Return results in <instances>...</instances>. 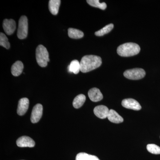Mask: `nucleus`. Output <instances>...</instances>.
I'll use <instances>...</instances> for the list:
<instances>
[{
    "instance_id": "nucleus-1",
    "label": "nucleus",
    "mask_w": 160,
    "mask_h": 160,
    "mask_svg": "<svg viewBox=\"0 0 160 160\" xmlns=\"http://www.w3.org/2000/svg\"><path fill=\"white\" fill-rule=\"evenodd\" d=\"M102 64V58L100 57L93 55H86L80 62V71L84 73L89 72L98 68Z\"/></svg>"
},
{
    "instance_id": "nucleus-2",
    "label": "nucleus",
    "mask_w": 160,
    "mask_h": 160,
    "mask_svg": "<svg viewBox=\"0 0 160 160\" xmlns=\"http://www.w3.org/2000/svg\"><path fill=\"white\" fill-rule=\"evenodd\" d=\"M141 48L138 44L129 42L120 45L118 48L117 52L120 56L123 57L133 56L139 53Z\"/></svg>"
},
{
    "instance_id": "nucleus-3",
    "label": "nucleus",
    "mask_w": 160,
    "mask_h": 160,
    "mask_svg": "<svg viewBox=\"0 0 160 160\" xmlns=\"http://www.w3.org/2000/svg\"><path fill=\"white\" fill-rule=\"evenodd\" d=\"M36 58L39 66L45 67L49 62V52L45 46L42 45L38 46L36 51Z\"/></svg>"
},
{
    "instance_id": "nucleus-4",
    "label": "nucleus",
    "mask_w": 160,
    "mask_h": 160,
    "mask_svg": "<svg viewBox=\"0 0 160 160\" xmlns=\"http://www.w3.org/2000/svg\"><path fill=\"white\" fill-rule=\"evenodd\" d=\"M28 19L26 16H22L19 20L17 32L18 38L20 39L26 38L28 35Z\"/></svg>"
},
{
    "instance_id": "nucleus-5",
    "label": "nucleus",
    "mask_w": 160,
    "mask_h": 160,
    "mask_svg": "<svg viewBox=\"0 0 160 160\" xmlns=\"http://www.w3.org/2000/svg\"><path fill=\"white\" fill-rule=\"evenodd\" d=\"M146 72L142 69L135 68L128 69L124 72V76L130 80L141 79L145 77Z\"/></svg>"
},
{
    "instance_id": "nucleus-6",
    "label": "nucleus",
    "mask_w": 160,
    "mask_h": 160,
    "mask_svg": "<svg viewBox=\"0 0 160 160\" xmlns=\"http://www.w3.org/2000/svg\"><path fill=\"white\" fill-rule=\"evenodd\" d=\"M43 106L41 104H38L34 106L32 111L31 121L32 123H37L42 115Z\"/></svg>"
},
{
    "instance_id": "nucleus-7",
    "label": "nucleus",
    "mask_w": 160,
    "mask_h": 160,
    "mask_svg": "<svg viewBox=\"0 0 160 160\" xmlns=\"http://www.w3.org/2000/svg\"><path fill=\"white\" fill-rule=\"evenodd\" d=\"M122 105L123 107L126 109H132L134 110H140L142 106L136 100L132 98L125 99L122 101Z\"/></svg>"
},
{
    "instance_id": "nucleus-8",
    "label": "nucleus",
    "mask_w": 160,
    "mask_h": 160,
    "mask_svg": "<svg viewBox=\"0 0 160 160\" xmlns=\"http://www.w3.org/2000/svg\"><path fill=\"white\" fill-rule=\"evenodd\" d=\"M3 28L6 34L10 35L14 33L16 28V23L13 19L4 20L3 22Z\"/></svg>"
},
{
    "instance_id": "nucleus-9",
    "label": "nucleus",
    "mask_w": 160,
    "mask_h": 160,
    "mask_svg": "<svg viewBox=\"0 0 160 160\" xmlns=\"http://www.w3.org/2000/svg\"><path fill=\"white\" fill-rule=\"evenodd\" d=\"M17 145L20 147H33L35 146L34 141L28 136H22L17 141Z\"/></svg>"
},
{
    "instance_id": "nucleus-10",
    "label": "nucleus",
    "mask_w": 160,
    "mask_h": 160,
    "mask_svg": "<svg viewBox=\"0 0 160 160\" xmlns=\"http://www.w3.org/2000/svg\"><path fill=\"white\" fill-rule=\"evenodd\" d=\"M29 106V100L27 98H22L19 101L17 112L20 116L25 114L28 110Z\"/></svg>"
},
{
    "instance_id": "nucleus-11",
    "label": "nucleus",
    "mask_w": 160,
    "mask_h": 160,
    "mask_svg": "<svg viewBox=\"0 0 160 160\" xmlns=\"http://www.w3.org/2000/svg\"><path fill=\"white\" fill-rule=\"evenodd\" d=\"M109 110L106 106L101 105L95 107L93 112L97 117L101 119H105L108 117Z\"/></svg>"
},
{
    "instance_id": "nucleus-12",
    "label": "nucleus",
    "mask_w": 160,
    "mask_h": 160,
    "mask_svg": "<svg viewBox=\"0 0 160 160\" xmlns=\"http://www.w3.org/2000/svg\"><path fill=\"white\" fill-rule=\"evenodd\" d=\"M88 96L89 99L93 102H98L103 99V95L100 89L97 88L90 89L88 92Z\"/></svg>"
},
{
    "instance_id": "nucleus-13",
    "label": "nucleus",
    "mask_w": 160,
    "mask_h": 160,
    "mask_svg": "<svg viewBox=\"0 0 160 160\" xmlns=\"http://www.w3.org/2000/svg\"><path fill=\"white\" fill-rule=\"evenodd\" d=\"M24 69V65L21 61H18L12 65L11 67V73L15 77L19 76L22 74Z\"/></svg>"
},
{
    "instance_id": "nucleus-14",
    "label": "nucleus",
    "mask_w": 160,
    "mask_h": 160,
    "mask_svg": "<svg viewBox=\"0 0 160 160\" xmlns=\"http://www.w3.org/2000/svg\"><path fill=\"white\" fill-rule=\"evenodd\" d=\"M107 118L110 122L116 124L122 123L124 121L123 118L113 109L109 110Z\"/></svg>"
},
{
    "instance_id": "nucleus-15",
    "label": "nucleus",
    "mask_w": 160,
    "mask_h": 160,
    "mask_svg": "<svg viewBox=\"0 0 160 160\" xmlns=\"http://www.w3.org/2000/svg\"><path fill=\"white\" fill-rule=\"evenodd\" d=\"M61 2L60 0H50L49 1V10L52 14L54 15L58 14Z\"/></svg>"
},
{
    "instance_id": "nucleus-16",
    "label": "nucleus",
    "mask_w": 160,
    "mask_h": 160,
    "mask_svg": "<svg viewBox=\"0 0 160 160\" xmlns=\"http://www.w3.org/2000/svg\"><path fill=\"white\" fill-rule=\"evenodd\" d=\"M68 69L69 72H72L75 74H78L81 70L80 62L78 60H73L68 66Z\"/></svg>"
},
{
    "instance_id": "nucleus-17",
    "label": "nucleus",
    "mask_w": 160,
    "mask_h": 160,
    "mask_svg": "<svg viewBox=\"0 0 160 160\" xmlns=\"http://www.w3.org/2000/svg\"><path fill=\"white\" fill-rule=\"evenodd\" d=\"M86 97L84 94H81L75 98L72 102V105L75 109H79L83 106L86 101Z\"/></svg>"
},
{
    "instance_id": "nucleus-18",
    "label": "nucleus",
    "mask_w": 160,
    "mask_h": 160,
    "mask_svg": "<svg viewBox=\"0 0 160 160\" xmlns=\"http://www.w3.org/2000/svg\"><path fill=\"white\" fill-rule=\"evenodd\" d=\"M68 36L72 39H80L83 37L84 34L82 31L74 28H69L68 29Z\"/></svg>"
},
{
    "instance_id": "nucleus-19",
    "label": "nucleus",
    "mask_w": 160,
    "mask_h": 160,
    "mask_svg": "<svg viewBox=\"0 0 160 160\" xmlns=\"http://www.w3.org/2000/svg\"><path fill=\"white\" fill-rule=\"evenodd\" d=\"M76 160H100L99 159L94 155H92L85 153V152H80L77 155Z\"/></svg>"
},
{
    "instance_id": "nucleus-20",
    "label": "nucleus",
    "mask_w": 160,
    "mask_h": 160,
    "mask_svg": "<svg viewBox=\"0 0 160 160\" xmlns=\"http://www.w3.org/2000/svg\"><path fill=\"white\" fill-rule=\"evenodd\" d=\"M114 27V25L112 24H109L107 26H105L103 27L102 29H100L98 31L96 32H95V35L97 36H102L104 35L107 34L113 29Z\"/></svg>"
},
{
    "instance_id": "nucleus-21",
    "label": "nucleus",
    "mask_w": 160,
    "mask_h": 160,
    "mask_svg": "<svg viewBox=\"0 0 160 160\" xmlns=\"http://www.w3.org/2000/svg\"><path fill=\"white\" fill-rule=\"evenodd\" d=\"M86 2L90 6L96 8H99L102 10H105L107 7V5L106 3L104 2L100 3L99 0H88Z\"/></svg>"
},
{
    "instance_id": "nucleus-22",
    "label": "nucleus",
    "mask_w": 160,
    "mask_h": 160,
    "mask_svg": "<svg viewBox=\"0 0 160 160\" xmlns=\"http://www.w3.org/2000/svg\"><path fill=\"white\" fill-rule=\"evenodd\" d=\"M0 46L6 49H9L10 48V43L8 41V38L2 32L0 33Z\"/></svg>"
},
{
    "instance_id": "nucleus-23",
    "label": "nucleus",
    "mask_w": 160,
    "mask_h": 160,
    "mask_svg": "<svg viewBox=\"0 0 160 160\" xmlns=\"http://www.w3.org/2000/svg\"><path fill=\"white\" fill-rule=\"evenodd\" d=\"M147 149L150 153L154 154H160V147L155 144H148Z\"/></svg>"
}]
</instances>
